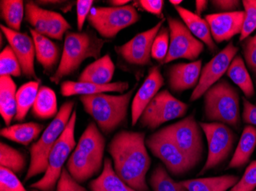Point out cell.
<instances>
[{
  "mask_svg": "<svg viewBox=\"0 0 256 191\" xmlns=\"http://www.w3.org/2000/svg\"><path fill=\"white\" fill-rule=\"evenodd\" d=\"M146 146L144 133L122 130L114 136L108 147L115 172L138 191H149L146 176L151 159Z\"/></svg>",
  "mask_w": 256,
  "mask_h": 191,
  "instance_id": "1",
  "label": "cell"
},
{
  "mask_svg": "<svg viewBox=\"0 0 256 191\" xmlns=\"http://www.w3.org/2000/svg\"><path fill=\"white\" fill-rule=\"evenodd\" d=\"M106 141L96 123H90L80 136L66 165L79 184L87 182L102 170Z\"/></svg>",
  "mask_w": 256,
  "mask_h": 191,
  "instance_id": "2",
  "label": "cell"
},
{
  "mask_svg": "<svg viewBox=\"0 0 256 191\" xmlns=\"http://www.w3.org/2000/svg\"><path fill=\"white\" fill-rule=\"evenodd\" d=\"M108 40L98 38L96 33L86 31H68L60 64L50 80L58 84L64 77L74 74L86 59L100 58V53Z\"/></svg>",
  "mask_w": 256,
  "mask_h": 191,
  "instance_id": "3",
  "label": "cell"
},
{
  "mask_svg": "<svg viewBox=\"0 0 256 191\" xmlns=\"http://www.w3.org/2000/svg\"><path fill=\"white\" fill-rule=\"evenodd\" d=\"M135 87L122 95L106 93L80 96L84 111L96 121L102 133L109 134L126 121L128 107Z\"/></svg>",
  "mask_w": 256,
  "mask_h": 191,
  "instance_id": "4",
  "label": "cell"
},
{
  "mask_svg": "<svg viewBox=\"0 0 256 191\" xmlns=\"http://www.w3.org/2000/svg\"><path fill=\"white\" fill-rule=\"evenodd\" d=\"M204 97V113L207 121L221 123L238 129L241 125L240 94L226 80L217 82Z\"/></svg>",
  "mask_w": 256,
  "mask_h": 191,
  "instance_id": "5",
  "label": "cell"
},
{
  "mask_svg": "<svg viewBox=\"0 0 256 191\" xmlns=\"http://www.w3.org/2000/svg\"><path fill=\"white\" fill-rule=\"evenodd\" d=\"M74 106V101L63 103L57 116L43 131L40 139L30 148L31 159L30 168L26 175V181L30 180L46 172L50 151L64 133L71 119Z\"/></svg>",
  "mask_w": 256,
  "mask_h": 191,
  "instance_id": "6",
  "label": "cell"
},
{
  "mask_svg": "<svg viewBox=\"0 0 256 191\" xmlns=\"http://www.w3.org/2000/svg\"><path fill=\"white\" fill-rule=\"evenodd\" d=\"M76 122L77 112L74 110L64 133L50 151L47 169L44 172V176L38 182L30 185V188L40 191H54L64 169L63 167L64 163L66 161L68 160L69 155H71L72 152L76 147L74 138Z\"/></svg>",
  "mask_w": 256,
  "mask_h": 191,
  "instance_id": "7",
  "label": "cell"
},
{
  "mask_svg": "<svg viewBox=\"0 0 256 191\" xmlns=\"http://www.w3.org/2000/svg\"><path fill=\"white\" fill-rule=\"evenodd\" d=\"M140 19L134 5L122 7H94L88 17L89 25L106 40L116 37L122 30Z\"/></svg>",
  "mask_w": 256,
  "mask_h": 191,
  "instance_id": "8",
  "label": "cell"
},
{
  "mask_svg": "<svg viewBox=\"0 0 256 191\" xmlns=\"http://www.w3.org/2000/svg\"><path fill=\"white\" fill-rule=\"evenodd\" d=\"M200 129L192 114L162 129L188 158L192 169L200 163L204 157V132Z\"/></svg>",
  "mask_w": 256,
  "mask_h": 191,
  "instance_id": "9",
  "label": "cell"
},
{
  "mask_svg": "<svg viewBox=\"0 0 256 191\" xmlns=\"http://www.w3.org/2000/svg\"><path fill=\"white\" fill-rule=\"evenodd\" d=\"M189 106L174 97L168 90L159 92L151 100L140 117V124L150 130H154L164 123L182 118Z\"/></svg>",
  "mask_w": 256,
  "mask_h": 191,
  "instance_id": "10",
  "label": "cell"
},
{
  "mask_svg": "<svg viewBox=\"0 0 256 191\" xmlns=\"http://www.w3.org/2000/svg\"><path fill=\"white\" fill-rule=\"evenodd\" d=\"M208 142V157L199 175L221 165L231 153L236 135L230 126L221 123H200Z\"/></svg>",
  "mask_w": 256,
  "mask_h": 191,
  "instance_id": "11",
  "label": "cell"
},
{
  "mask_svg": "<svg viewBox=\"0 0 256 191\" xmlns=\"http://www.w3.org/2000/svg\"><path fill=\"white\" fill-rule=\"evenodd\" d=\"M146 146L154 156L162 162L171 175L182 176L192 170L188 158L162 129L146 138Z\"/></svg>",
  "mask_w": 256,
  "mask_h": 191,
  "instance_id": "12",
  "label": "cell"
},
{
  "mask_svg": "<svg viewBox=\"0 0 256 191\" xmlns=\"http://www.w3.org/2000/svg\"><path fill=\"white\" fill-rule=\"evenodd\" d=\"M170 47L168 56L162 64H168L178 59H188L195 61L204 51V44L190 32L184 21L168 17Z\"/></svg>",
  "mask_w": 256,
  "mask_h": 191,
  "instance_id": "13",
  "label": "cell"
},
{
  "mask_svg": "<svg viewBox=\"0 0 256 191\" xmlns=\"http://www.w3.org/2000/svg\"><path fill=\"white\" fill-rule=\"evenodd\" d=\"M238 47L232 41L220 51L201 70L199 83L191 94L190 101H196L205 94L206 92L220 81L227 72L232 61L237 55Z\"/></svg>",
  "mask_w": 256,
  "mask_h": 191,
  "instance_id": "14",
  "label": "cell"
},
{
  "mask_svg": "<svg viewBox=\"0 0 256 191\" xmlns=\"http://www.w3.org/2000/svg\"><path fill=\"white\" fill-rule=\"evenodd\" d=\"M164 21L165 18H162L150 29L139 33L122 45L115 46L114 51L128 64L138 66L150 65L152 45Z\"/></svg>",
  "mask_w": 256,
  "mask_h": 191,
  "instance_id": "15",
  "label": "cell"
},
{
  "mask_svg": "<svg viewBox=\"0 0 256 191\" xmlns=\"http://www.w3.org/2000/svg\"><path fill=\"white\" fill-rule=\"evenodd\" d=\"M1 30L20 61L23 76L40 82L34 70L36 47L32 37L27 33L10 29L4 25H1Z\"/></svg>",
  "mask_w": 256,
  "mask_h": 191,
  "instance_id": "16",
  "label": "cell"
},
{
  "mask_svg": "<svg viewBox=\"0 0 256 191\" xmlns=\"http://www.w3.org/2000/svg\"><path fill=\"white\" fill-rule=\"evenodd\" d=\"M244 11L220 12L205 16L210 28L214 41L222 43L230 41L238 34H241L244 22Z\"/></svg>",
  "mask_w": 256,
  "mask_h": 191,
  "instance_id": "17",
  "label": "cell"
},
{
  "mask_svg": "<svg viewBox=\"0 0 256 191\" xmlns=\"http://www.w3.org/2000/svg\"><path fill=\"white\" fill-rule=\"evenodd\" d=\"M164 85V79L158 66L150 69L148 77L143 84L135 93L132 104V124L135 126L140 117L151 100L159 93L161 87Z\"/></svg>",
  "mask_w": 256,
  "mask_h": 191,
  "instance_id": "18",
  "label": "cell"
},
{
  "mask_svg": "<svg viewBox=\"0 0 256 191\" xmlns=\"http://www.w3.org/2000/svg\"><path fill=\"white\" fill-rule=\"evenodd\" d=\"M202 59L190 63L174 64L168 70V84L175 93L196 88L202 70Z\"/></svg>",
  "mask_w": 256,
  "mask_h": 191,
  "instance_id": "19",
  "label": "cell"
},
{
  "mask_svg": "<svg viewBox=\"0 0 256 191\" xmlns=\"http://www.w3.org/2000/svg\"><path fill=\"white\" fill-rule=\"evenodd\" d=\"M129 89V83L126 81H118L108 84H97L88 82L64 81L61 84V94L63 97L86 96L99 94L108 92L124 93Z\"/></svg>",
  "mask_w": 256,
  "mask_h": 191,
  "instance_id": "20",
  "label": "cell"
},
{
  "mask_svg": "<svg viewBox=\"0 0 256 191\" xmlns=\"http://www.w3.org/2000/svg\"><path fill=\"white\" fill-rule=\"evenodd\" d=\"M36 47V58L44 69V73L50 75L60 61V47L50 38L30 28Z\"/></svg>",
  "mask_w": 256,
  "mask_h": 191,
  "instance_id": "21",
  "label": "cell"
},
{
  "mask_svg": "<svg viewBox=\"0 0 256 191\" xmlns=\"http://www.w3.org/2000/svg\"><path fill=\"white\" fill-rule=\"evenodd\" d=\"M175 8L186 26L188 27L194 36L205 44L210 51L212 52L216 51L217 47L211 34L210 28L208 22L200 15L184 7L176 6Z\"/></svg>",
  "mask_w": 256,
  "mask_h": 191,
  "instance_id": "22",
  "label": "cell"
},
{
  "mask_svg": "<svg viewBox=\"0 0 256 191\" xmlns=\"http://www.w3.org/2000/svg\"><path fill=\"white\" fill-rule=\"evenodd\" d=\"M114 71V64L110 54H107L87 66L79 76L78 81L108 84L112 83Z\"/></svg>",
  "mask_w": 256,
  "mask_h": 191,
  "instance_id": "23",
  "label": "cell"
},
{
  "mask_svg": "<svg viewBox=\"0 0 256 191\" xmlns=\"http://www.w3.org/2000/svg\"><path fill=\"white\" fill-rule=\"evenodd\" d=\"M89 189L92 191H138L122 180L108 158L104 159L102 174L89 183Z\"/></svg>",
  "mask_w": 256,
  "mask_h": 191,
  "instance_id": "24",
  "label": "cell"
},
{
  "mask_svg": "<svg viewBox=\"0 0 256 191\" xmlns=\"http://www.w3.org/2000/svg\"><path fill=\"white\" fill-rule=\"evenodd\" d=\"M238 181L240 178L236 175H222L182 181L180 183L188 191H227Z\"/></svg>",
  "mask_w": 256,
  "mask_h": 191,
  "instance_id": "25",
  "label": "cell"
},
{
  "mask_svg": "<svg viewBox=\"0 0 256 191\" xmlns=\"http://www.w3.org/2000/svg\"><path fill=\"white\" fill-rule=\"evenodd\" d=\"M256 148V128L248 125L243 129L238 146L227 169H240L250 162Z\"/></svg>",
  "mask_w": 256,
  "mask_h": 191,
  "instance_id": "26",
  "label": "cell"
},
{
  "mask_svg": "<svg viewBox=\"0 0 256 191\" xmlns=\"http://www.w3.org/2000/svg\"><path fill=\"white\" fill-rule=\"evenodd\" d=\"M16 84L11 77H0V114L7 126L16 115Z\"/></svg>",
  "mask_w": 256,
  "mask_h": 191,
  "instance_id": "27",
  "label": "cell"
},
{
  "mask_svg": "<svg viewBox=\"0 0 256 191\" xmlns=\"http://www.w3.org/2000/svg\"><path fill=\"white\" fill-rule=\"evenodd\" d=\"M44 128L40 123H20L4 128L1 129L0 135L18 144L28 146L40 136Z\"/></svg>",
  "mask_w": 256,
  "mask_h": 191,
  "instance_id": "28",
  "label": "cell"
},
{
  "mask_svg": "<svg viewBox=\"0 0 256 191\" xmlns=\"http://www.w3.org/2000/svg\"><path fill=\"white\" fill-rule=\"evenodd\" d=\"M226 74L247 98L253 97L254 95V84L246 64L241 55H236L234 57L227 70Z\"/></svg>",
  "mask_w": 256,
  "mask_h": 191,
  "instance_id": "29",
  "label": "cell"
},
{
  "mask_svg": "<svg viewBox=\"0 0 256 191\" xmlns=\"http://www.w3.org/2000/svg\"><path fill=\"white\" fill-rule=\"evenodd\" d=\"M32 114L40 119H50L57 116V97L52 89L46 86L40 87L36 100L33 105Z\"/></svg>",
  "mask_w": 256,
  "mask_h": 191,
  "instance_id": "30",
  "label": "cell"
},
{
  "mask_svg": "<svg viewBox=\"0 0 256 191\" xmlns=\"http://www.w3.org/2000/svg\"><path fill=\"white\" fill-rule=\"evenodd\" d=\"M40 82H28L18 88L16 93L17 112L15 119L22 122L26 119L30 109L32 108L40 90Z\"/></svg>",
  "mask_w": 256,
  "mask_h": 191,
  "instance_id": "31",
  "label": "cell"
},
{
  "mask_svg": "<svg viewBox=\"0 0 256 191\" xmlns=\"http://www.w3.org/2000/svg\"><path fill=\"white\" fill-rule=\"evenodd\" d=\"M1 16L6 23L7 27L14 31H20L26 7L22 0H2L0 2Z\"/></svg>",
  "mask_w": 256,
  "mask_h": 191,
  "instance_id": "32",
  "label": "cell"
},
{
  "mask_svg": "<svg viewBox=\"0 0 256 191\" xmlns=\"http://www.w3.org/2000/svg\"><path fill=\"white\" fill-rule=\"evenodd\" d=\"M26 158L21 152L1 142L0 144V165L18 175L26 167Z\"/></svg>",
  "mask_w": 256,
  "mask_h": 191,
  "instance_id": "33",
  "label": "cell"
},
{
  "mask_svg": "<svg viewBox=\"0 0 256 191\" xmlns=\"http://www.w3.org/2000/svg\"><path fill=\"white\" fill-rule=\"evenodd\" d=\"M150 185L153 191H188L180 182L170 176L162 165H158L150 177Z\"/></svg>",
  "mask_w": 256,
  "mask_h": 191,
  "instance_id": "34",
  "label": "cell"
},
{
  "mask_svg": "<svg viewBox=\"0 0 256 191\" xmlns=\"http://www.w3.org/2000/svg\"><path fill=\"white\" fill-rule=\"evenodd\" d=\"M47 31L46 36L52 39H63L64 34L72 27L67 20L60 13L47 9Z\"/></svg>",
  "mask_w": 256,
  "mask_h": 191,
  "instance_id": "35",
  "label": "cell"
},
{
  "mask_svg": "<svg viewBox=\"0 0 256 191\" xmlns=\"http://www.w3.org/2000/svg\"><path fill=\"white\" fill-rule=\"evenodd\" d=\"M22 74L20 61L10 45L6 46L0 54V76L18 77Z\"/></svg>",
  "mask_w": 256,
  "mask_h": 191,
  "instance_id": "36",
  "label": "cell"
},
{
  "mask_svg": "<svg viewBox=\"0 0 256 191\" xmlns=\"http://www.w3.org/2000/svg\"><path fill=\"white\" fill-rule=\"evenodd\" d=\"M47 9L38 6L36 2H28L26 5V18L33 29L46 35L47 31Z\"/></svg>",
  "mask_w": 256,
  "mask_h": 191,
  "instance_id": "37",
  "label": "cell"
},
{
  "mask_svg": "<svg viewBox=\"0 0 256 191\" xmlns=\"http://www.w3.org/2000/svg\"><path fill=\"white\" fill-rule=\"evenodd\" d=\"M244 7V22L240 34V41H245L256 29V0H243Z\"/></svg>",
  "mask_w": 256,
  "mask_h": 191,
  "instance_id": "38",
  "label": "cell"
},
{
  "mask_svg": "<svg viewBox=\"0 0 256 191\" xmlns=\"http://www.w3.org/2000/svg\"><path fill=\"white\" fill-rule=\"evenodd\" d=\"M170 47V31L166 27H162L154 41L151 50V57L164 63Z\"/></svg>",
  "mask_w": 256,
  "mask_h": 191,
  "instance_id": "39",
  "label": "cell"
},
{
  "mask_svg": "<svg viewBox=\"0 0 256 191\" xmlns=\"http://www.w3.org/2000/svg\"><path fill=\"white\" fill-rule=\"evenodd\" d=\"M0 191H28L20 182L16 174L0 168Z\"/></svg>",
  "mask_w": 256,
  "mask_h": 191,
  "instance_id": "40",
  "label": "cell"
},
{
  "mask_svg": "<svg viewBox=\"0 0 256 191\" xmlns=\"http://www.w3.org/2000/svg\"><path fill=\"white\" fill-rule=\"evenodd\" d=\"M256 189V160L248 165L241 179L230 191H253Z\"/></svg>",
  "mask_w": 256,
  "mask_h": 191,
  "instance_id": "41",
  "label": "cell"
},
{
  "mask_svg": "<svg viewBox=\"0 0 256 191\" xmlns=\"http://www.w3.org/2000/svg\"><path fill=\"white\" fill-rule=\"evenodd\" d=\"M242 54L246 64L253 72L256 73V34L244 41Z\"/></svg>",
  "mask_w": 256,
  "mask_h": 191,
  "instance_id": "42",
  "label": "cell"
},
{
  "mask_svg": "<svg viewBox=\"0 0 256 191\" xmlns=\"http://www.w3.org/2000/svg\"><path fill=\"white\" fill-rule=\"evenodd\" d=\"M56 191H88L76 182L74 178L68 172L66 168H64L58 182Z\"/></svg>",
  "mask_w": 256,
  "mask_h": 191,
  "instance_id": "43",
  "label": "cell"
},
{
  "mask_svg": "<svg viewBox=\"0 0 256 191\" xmlns=\"http://www.w3.org/2000/svg\"><path fill=\"white\" fill-rule=\"evenodd\" d=\"M93 3H94L93 0H78L76 2L77 27L78 31H82L84 22L90 14Z\"/></svg>",
  "mask_w": 256,
  "mask_h": 191,
  "instance_id": "44",
  "label": "cell"
},
{
  "mask_svg": "<svg viewBox=\"0 0 256 191\" xmlns=\"http://www.w3.org/2000/svg\"><path fill=\"white\" fill-rule=\"evenodd\" d=\"M134 4L149 13L160 17L164 2L162 0H140L135 2Z\"/></svg>",
  "mask_w": 256,
  "mask_h": 191,
  "instance_id": "45",
  "label": "cell"
},
{
  "mask_svg": "<svg viewBox=\"0 0 256 191\" xmlns=\"http://www.w3.org/2000/svg\"><path fill=\"white\" fill-rule=\"evenodd\" d=\"M212 6L220 12L240 11L241 2L238 0H214L211 1Z\"/></svg>",
  "mask_w": 256,
  "mask_h": 191,
  "instance_id": "46",
  "label": "cell"
},
{
  "mask_svg": "<svg viewBox=\"0 0 256 191\" xmlns=\"http://www.w3.org/2000/svg\"><path fill=\"white\" fill-rule=\"evenodd\" d=\"M243 112L242 117L244 123L256 126V105L250 103L246 98H242Z\"/></svg>",
  "mask_w": 256,
  "mask_h": 191,
  "instance_id": "47",
  "label": "cell"
},
{
  "mask_svg": "<svg viewBox=\"0 0 256 191\" xmlns=\"http://www.w3.org/2000/svg\"><path fill=\"white\" fill-rule=\"evenodd\" d=\"M195 13L200 16L201 14L206 9L207 6H208V1H206V0H196L195 2Z\"/></svg>",
  "mask_w": 256,
  "mask_h": 191,
  "instance_id": "48",
  "label": "cell"
},
{
  "mask_svg": "<svg viewBox=\"0 0 256 191\" xmlns=\"http://www.w3.org/2000/svg\"><path fill=\"white\" fill-rule=\"evenodd\" d=\"M128 2H130L129 0H112L108 3L113 7H122L126 5Z\"/></svg>",
  "mask_w": 256,
  "mask_h": 191,
  "instance_id": "49",
  "label": "cell"
},
{
  "mask_svg": "<svg viewBox=\"0 0 256 191\" xmlns=\"http://www.w3.org/2000/svg\"><path fill=\"white\" fill-rule=\"evenodd\" d=\"M182 1L181 0H170V3L172 4L174 6H180L181 3H182Z\"/></svg>",
  "mask_w": 256,
  "mask_h": 191,
  "instance_id": "50",
  "label": "cell"
},
{
  "mask_svg": "<svg viewBox=\"0 0 256 191\" xmlns=\"http://www.w3.org/2000/svg\"><path fill=\"white\" fill-rule=\"evenodd\" d=\"M256 191V190H254V191Z\"/></svg>",
  "mask_w": 256,
  "mask_h": 191,
  "instance_id": "51",
  "label": "cell"
},
{
  "mask_svg": "<svg viewBox=\"0 0 256 191\" xmlns=\"http://www.w3.org/2000/svg\"></svg>",
  "mask_w": 256,
  "mask_h": 191,
  "instance_id": "52",
  "label": "cell"
},
{
  "mask_svg": "<svg viewBox=\"0 0 256 191\" xmlns=\"http://www.w3.org/2000/svg\"><path fill=\"white\" fill-rule=\"evenodd\" d=\"M254 74H256V73H254Z\"/></svg>",
  "mask_w": 256,
  "mask_h": 191,
  "instance_id": "53",
  "label": "cell"
}]
</instances>
